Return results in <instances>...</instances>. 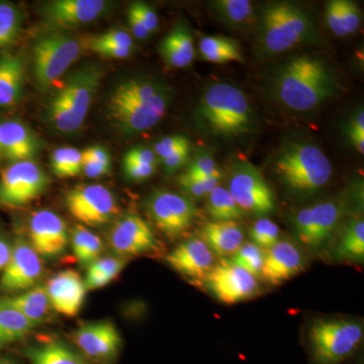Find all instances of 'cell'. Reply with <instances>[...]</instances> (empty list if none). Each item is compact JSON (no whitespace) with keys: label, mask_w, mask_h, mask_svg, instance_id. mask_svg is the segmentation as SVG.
Returning a JSON list of instances; mask_svg holds the SVG:
<instances>
[{"label":"cell","mask_w":364,"mask_h":364,"mask_svg":"<svg viewBox=\"0 0 364 364\" xmlns=\"http://www.w3.org/2000/svg\"><path fill=\"white\" fill-rule=\"evenodd\" d=\"M171 98L168 86L157 79H127L109 95L107 117L124 135H136L154 128L161 121Z\"/></svg>","instance_id":"cell-1"},{"label":"cell","mask_w":364,"mask_h":364,"mask_svg":"<svg viewBox=\"0 0 364 364\" xmlns=\"http://www.w3.org/2000/svg\"><path fill=\"white\" fill-rule=\"evenodd\" d=\"M337 83L331 69L316 57L301 55L280 64L272 78L273 97L291 111H313L329 100Z\"/></svg>","instance_id":"cell-2"},{"label":"cell","mask_w":364,"mask_h":364,"mask_svg":"<svg viewBox=\"0 0 364 364\" xmlns=\"http://www.w3.org/2000/svg\"><path fill=\"white\" fill-rule=\"evenodd\" d=\"M195 119L205 134L231 139L255 128V114L245 93L229 83H215L203 92Z\"/></svg>","instance_id":"cell-3"},{"label":"cell","mask_w":364,"mask_h":364,"mask_svg":"<svg viewBox=\"0 0 364 364\" xmlns=\"http://www.w3.org/2000/svg\"><path fill=\"white\" fill-rule=\"evenodd\" d=\"M256 28L258 46L267 56L289 51L316 38V26L310 14L293 2L267 4L258 14Z\"/></svg>","instance_id":"cell-4"},{"label":"cell","mask_w":364,"mask_h":364,"mask_svg":"<svg viewBox=\"0 0 364 364\" xmlns=\"http://www.w3.org/2000/svg\"><path fill=\"white\" fill-rule=\"evenodd\" d=\"M275 173L296 195L313 196L327 186L332 176V164L324 152L305 142L284 144L275 158Z\"/></svg>","instance_id":"cell-5"},{"label":"cell","mask_w":364,"mask_h":364,"mask_svg":"<svg viewBox=\"0 0 364 364\" xmlns=\"http://www.w3.org/2000/svg\"><path fill=\"white\" fill-rule=\"evenodd\" d=\"M102 73L95 65L74 71L50 100L47 114L50 123L62 133H73L85 123L98 87Z\"/></svg>","instance_id":"cell-6"},{"label":"cell","mask_w":364,"mask_h":364,"mask_svg":"<svg viewBox=\"0 0 364 364\" xmlns=\"http://www.w3.org/2000/svg\"><path fill=\"white\" fill-rule=\"evenodd\" d=\"M363 339V325L351 318H318L309 329L313 356L320 364L342 363L358 348Z\"/></svg>","instance_id":"cell-7"},{"label":"cell","mask_w":364,"mask_h":364,"mask_svg":"<svg viewBox=\"0 0 364 364\" xmlns=\"http://www.w3.org/2000/svg\"><path fill=\"white\" fill-rule=\"evenodd\" d=\"M80 53L81 43L63 31L53 30L40 36L32 49L33 75L38 87H50L70 68Z\"/></svg>","instance_id":"cell-8"},{"label":"cell","mask_w":364,"mask_h":364,"mask_svg":"<svg viewBox=\"0 0 364 364\" xmlns=\"http://www.w3.org/2000/svg\"><path fill=\"white\" fill-rule=\"evenodd\" d=\"M48 184L47 174L33 160L13 162L0 174V205L23 207L42 196Z\"/></svg>","instance_id":"cell-9"},{"label":"cell","mask_w":364,"mask_h":364,"mask_svg":"<svg viewBox=\"0 0 364 364\" xmlns=\"http://www.w3.org/2000/svg\"><path fill=\"white\" fill-rule=\"evenodd\" d=\"M228 191L244 213L265 215L274 210L272 189L250 162L239 161L235 164Z\"/></svg>","instance_id":"cell-10"},{"label":"cell","mask_w":364,"mask_h":364,"mask_svg":"<svg viewBox=\"0 0 364 364\" xmlns=\"http://www.w3.org/2000/svg\"><path fill=\"white\" fill-rule=\"evenodd\" d=\"M72 217L83 226L100 227L114 221L119 205L111 189L100 184H86L72 188L65 198Z\"/></svg>","instance_id":"cell-11"},{"label":"cell","mask_w":364,"mask_h":364,"mask_svg":"<svg viewBox=\"0 0 364 364\" xmlns=\"http://www.w3.org/2000/svg\"><path fill=\"white\" fill-rule=\"evenodd\" d=\"M146 207L155 226L171 240L183 236L198 215L188 198L168 191H153Z\"/></svg>","instance_id":"cell-12"},{"label":"cell","mask_w":364,"mask_h":364,"mask_svg":"<svg viewBox=\"0 0 364 364\" xmlns=\"http://www.w3.org/2000/svg\"><path fill=\"white\" fill-rule=\"evenodd\" d=\"M44 264L28 240L18 238L13 245L11 259L0 277V293L21 294L39 286Z\"/></svg>","instance_id":"cell-13"},{"label":"cell","mask_w":364,"mask_h":364,"mask_svg":"<svg viewBox=\"0 0 364 364\" xmlns=\"http://www.w3.org/2000/svg\"><path fill=\"white\" fill-rule=\"evenodd\" d=\"M107 243L112 252L126 258L155 252L160 248L149 223L133 213L112 222Z\"/></svg>","instance_id":"cell-14"},{"label":"cell","mask_w":364,"mask_h":364,"mask_svg":"<svg viewBox=\"0 0 364 364\" xmlns=\"http://www.w3.org/2000/svg\"><path fill=\"white\" fill-rule=\"evenodd\" d=\"M203 280L215 298L226 305L246 301L259 291L257 277L237 267L232 261L223 260L215 265Z\"/></svg>","instance_id":"cell-15"},{"label":"cell","mask_w":364,"mask_h":364,"mask_svg":"<svg viewBox=\"0 0 364 364\" xmlns=\"http://www.w3.org/2000/svg\"><path fill=\"white\" fill-rule=\"evenodd\" d=\"M341 217L342 207L335 202L303 208L294 220L296 236L308 247L320 248L330 240Z\"/></svg>","instance_id":"cell-16"},{"label":"cell","mask_w":364,"mask_h":364,"mask_svg":"<svg viewBox=\"0 0 364 364\" xmlns=\"http://www.w3.org/2000/svg\"><path fill=\"white\" fill-rule=\"evenodd\" d=\"M28 241L41 258L59 257L65 252L69 242L65 222L52 210L33 213L28 222Z\"/></svg>","instance_id":"cell-17"},{"label":"cell","mask_w":364,"mask_h":364,"mask_svg":"<svg viewBox=\"0 0 364 364\" xmlns=\"http://www.w3.org/2000/svg\"><path fill=\"white\" fill-rule=\"evenodd\" d=\"M109 6L104 0H54L45 4L41 14L48 25L59 31L93 23Z\"/></svg>","instance_id":"cell-18"},{"label":"cell","mask_w":364,"mask_h":364,"mask_svg":"<svg viewBox=\"0 0 364 364\" xmlns=\"http://www.w3.org/2000/svg\"><path fill=\"white\" fill-rule=\"evenodd\" d=\"M44 287L52 310L60 315L75 317L85 305L87 289L85 279L75 270L57 272L47 280Z\"/></svg>","instance_id":"cell-19"},{"label":"cell","mask_w":364,"mask_h":364,"mask_svg":"<svg viewBox=\"0 0 364 364\" xmlns=\"http://www.w3.org/2000/svg\"><path fill=\"white\" fill-rule=\"evenodd\" d=\"M73 341L85 356L95 360H111L122 346V338L111 321L85 323L73 334Z\"/></svg>","instance_id":"cell-20"},{"label":"cell","mask_w":364,"mask_h":364,"mask_svg":"<svg viewBox=\"0 0 364 364\" xmlns=\"http://www.w3.org/2000/svg\"><path fill=\"white\" fill-rule=\"evenodd\" d=\"M169 267L183 277L205 279L215 267V254L202 238H189L181 242L174 250L165 256Z\"/></svg>","instance_id":"cell-21"},{"label":"cell","mask_w":364,"mask_h":364,"mask_svg":"<svg viewBox=\"0 0 364 364\" xmlns=\"http://www.w3.org/2000/svg\"><path fill=\"white\" fill-rule=\"evenodd\" d=\"M305 267L303 253L289 241H277L264 250L260 277L272 284L291 279Z\"/></svg>","instance_id":"cell-22"},{"label":"cell","mask_w":364,"mask_h":364,"mask_svg":"<svg viewBox=\"0 0 364 364\" xmlns=\"http://www.w3.org/2000/svg\"><path fill=\"white\" fill-rule=\"evenodd\" d=\"M39 149L40 141L26 124L18 121L0 124V152L11 162L32 160Z\"/></svg>","instance_id":"cell-23"},{"label":"cell","mask_w":364,"mask_h":364,"mask_svg":"<svg viewBox=\"0 0 364 364\" xmlns=\"http://www.w3.org/2000/svg\"><path fill=\"white\" fill-rule=\"evenodd\" d=\"M159 53L163 61L174 68H186L196 58L195 41L188 26L178 23L162 40Z\"/></svg>","instance_id":"cell-24"},{"label":"cell","mask_w":364,"mask_h":364,"mask_svg":"<svg viewBox=\"0 0 364 364\" xmlns=\"http://www.w3.org/2000/svg\"><path fill=\"white\" fill-rule=\"evenodd\" d=\"M25 59L20 54L0 56V107L18 104L25 86Z\"/></svg>","instance_id":"cell-25"},{"label":"cell","mask_w":364,"mask_h":364,"mask_svg":"<svg viewBox=\"0 0 364 364\" xmlns=\"http://www.w3.org/2000/svg\"><path fill=\"white\" fill-rule=\"evenodd\" d=\"M202 239L213 253L226 257L234 255L243 245L244 233L235 221H215L203 226Z\"/></svg>","instance_id":"cell-26"},{"label":"cell","mask_w":364,"mask_h":364,"mask_svg":"<svg viewBox=\"0 0 364 364\" xmlns=\"http://www.w3.org/2000/svg\"><path fill=\"white\" fill-rule=\"evenodd\" d=\"M0 306L13 309L36 326L47 320L52 310L45 287L42 284L25 293L0 299Z\"/></svg>","instance_id":"cell-27"},{"label":"cell","mask_w":364,"mask_h":364,"mask_svg":"<svg viewBox=\"0 0 364 364\" xmlns=\"http://www.w3.org/2000/svg\"><path fill=\"white\" fill-rule=\"evenodd\" d=\"M212 6L217 18L231 28L248 30L257 23L258 14L249 0H217Z\"/></svg>","instance_id":"cell-28"},{"label":"cell","mask_w":364,"mask_h":364,"mask_svg":"<svg viewBox=\"0 0 364 364\" xmlns=\"http://www.w3.org/2000/svg\"><path fill=\"white\" fill-rule=\"evenodd\" d=\"M31 364H87L82 356L61 341H48L26 349Z\"/></svg>","instance_id":"cell-29"},{"label":"cell","mask_w":364,"mask_h":364,"mask_svg":"<svg viewBox=\"0 0 364 364\" xmlns=\"http://www.w3.org/2000/svg\"><path fill=\"white\" fill-rule=\"evenodd\" d=\"M200 56L215 64L243 61L239 43L224 36H205L198 45Z\"/></svg>","instance_id":"cell-30"},{"label":"cell","mask_w":364,"mask_h":364,"mask_svg":"<svg viewBox=\"0 0 364 364\" xmlns=\"http://www.w3.org/2000/svg\"><path fill=\"white\" fill-rule=\"evenodd\" d=\"M128 259L122 256H100L86 267L85 284L86 289H98L107 287L121 274Z\"/></svg>","instance_id":"cell-31"},{"label":"cell","mask_w":364,"mask_h":364,"mask_svg":"<svg viewBox=\"0 0 364 364\" xmlns=\"http://www.w3.org/2000/svg\"><path fill=\"white\" fill-rule=\"evenodd\" d=\"M69 240L74 257L81 267H87L104 252L102 239L83 225H77L72 230Z\"/></svg>","instance_id":"cell-32"},{"label":"cell","mask_w":364,"mask_h":364,"mask_svg":"<svg viewBox=\"0 0 364 364\" xmlns=\"http://www.w3.org/2000/svg\"><path fill=\"white\" fill-rule=\"evenodd\" d=\"M36 325L13 309L0 306V349L25 338Z\"/></svg>","instance_id":"cell-33"},{"label":"cell","mask_w":364,"mask_h":364,"mask_svg":"<svg viewBox=\"0 0 364 364\" xmlns=\"http://www.w3.org/2000/svg\"><path fill=\"white\" fill-rule=\"evenodd\" d=\"M208 212L215 221H236L244 215L227 188L217 186L208 195Z\"/></svg>","instance_id":"cell-34"},{"label":"cell","mask_w":364,"mask_h":364,"mask_svg":"<svg viewBox=\"0 0 364 364\" xmlns=\"http://www.w3.org/2000/svg\"><path fill=\"white\" fill-rule=\"evenodd\" d=\"M337 252L340 257L352 261L364 258V222L363 219L352 220L345 227L339 241Z\"/></svg>","instance_id":"cell-35"},{"label":"cell","mask_w":364,"mask_h":364,"mask_svg":"<svg viewBox=\"0 0 364 364\" xmlns=\"http://www.w3.org/2000/svg\"><path fill=\"white\" fill-rule=\"evenodd\" d=\"M51 166L60 178L78 176L82 172V152L76 148H58L52 154Z\"/></svg>","instance_id":"cell-36"},{"label":"cell","mask_w":364,"mask_h":364,"mask_svg":"<svg viewBox=\"0 0 364 364\" xmlns=\"http://www.w3.org/2000/svg\"><path fill=\"white\" fill-rule=\"evenodd\" d=\"M21 26L23 14L20 9L9 2H0V49L16 40Z\"/></svg>","instance_id":"cell-37"},{"label":"cell","mask_w":364,"mask_h":364,"mask_svg":"<svg viewBox=\"0 0 364 364\" xmlns=\"http://www.w3.org/2000/svg\"><path fill=\"white\" fill-rule=\"evenodd\" d=\"M263 260H264V250L258 247L252 242H247L234 254L231 261L237 267L243 268L253 277H259L262 270Z\"/></svg>","instance_id":"cell-38"},{"label":"cell","mask_w":364,"mask_h":364,"mask_svg":"<svg viewBox=\"0 0 364 364\" xmlns=\"http://www.w3.org/2000/svg\"><path fill=\"white\" fill-rule=\"evenodd\" d=\"M250 237L253 244L262 250H267L279 241V227L272 220L261 218L251 228Z\"/></svg>","instance_id":"cell-39"},{"label":"cell","mask_w":364,"mask_h":364,"mask_svg":"<svg viewBox=\"0 0 364 364\" xmlns=\"http://www.w3.org/2000/svg\"><path fill=\"white\" fill-rule=\"evenodd\" d=\"M184 176L193 178H220L221 171L218 168L214 157L208 152H200L189 163L188 171Z\"/></svg>","instance_id":"cell-40"},{"label":"cell","mask_w":364,"mask_h":364,"mask_svg":"<svg viewBox=\"0 0 364 364\" xmlns=\"http://www.w3.org/2000/svg\"><path fill=\"white\" fill-rule=\"evenodd\" d=\"M220 178H193L182 174L178 179L179 186L184 193L193 198H203L217 186H219Z\"/></svg>","instance_id":"cell-41"},{"label":"cell","mask_w":364,"mask_h":364,"mask_svg":"<svg viewBox=\"0 0 364 364\" xmlns=\"http://www.w3.org/2000/svg\"><path fill=\"white\" fill-rule=\"evenodd\" d=\"M340 14L345 37L358 32L363 20L358 4L350 0H340Z\"/></svg>","instance_id":"cell-42"},{"label":"cell","mask_w":364,"mask_h":364,"mask_svg":"<svg viewBox=\"0 0 364 364\" xmlns=\"http://www.w3.org/2000/svg\"><path fill=\"white\" fill-rule=\"evenodd\" d=\"M81 46L91 52L97 53L100 56L107 57V58H128L132 54V49L119 47L117 45L107 44V43L97 42L91 37L85 38L81 43Z\"/></svg>","instance_id":"cell-43"},{"label":"cell","mask_w":364,"mask_h":364,"mask_svg":"<svg viewBox=\"0 0 364 364\" xmlns=\"http://www.w3.org/2000/svg\"><path fill=\"white\" fill-rule=\"evenodd\" d=\"M191 147V142L184 136H165L155 143L154 151L158 159L162 160L174 154L177 151Z\"/></svg>","instance_id":"cell-44"},{"label":"cell","mask_w":364,"mask_h":364,"mask_svg":"<svg viewBox=\"0 0 364 364\" xmlns=\"http://www.w3.org/2000/svg\"><path fill=\"white\" fill-rule=\"evenodd\" d=\"M129 9L138 16L139 20L142 21L150 33L157 30L159 18L152 7L143 2H133Z\"/></svg>","instance_id":"cell-45"},{"label":"cell","mask_w":364,"mask_h":364,"mask_svg":"<svg viewBox=\"0 0 364 364\" xmlns=\"http://www.w3.org/2000/svg\"><path fill=\"white\" fill-rule=\"evenodd\" d=\"M91 38L97 42L117 45L119 47L128 48V49H132L134 46L133 38L130 33L126 31L117 30V28L107 31V32L100 33V35L92 36Z\"/></svg>","instance_id":"cell-46"},{"label":"cell","mask_w":364,"mask_h":364,"mask_svg":"<svg viewBox=\"0 0 364 364\" xmlns=\"http://www.w3.org/2000/svg\"><path fill=\"white\" fill-rule=\"evenodd\" d=\"M158 157L154 151L145 146H136L124 154V163H140V164L157 166Z\"/></svg>","instance_id":"cell-47"},{"label":"cell","mask_w":364,"mask_h":364,"mask_svg":"<svg viewBox=\"0 0 364 364\" xmlns=\"http://www.w3.org/2000/svg\"><path fill=\"white\" fill-rule=\"evenodd\" d=\"M325 18L330 31L335 36L345 37L341 23V14H340V0H332L328 2L326 6Z\"/></svg>","instance_id":"cell-48"},{"label":"cell","mask_w":364,"mask_h":364,"mask_svg":"<svg viewBox=\"0 0 364 364\" xmlns=\"http://www.w3.org/2000/svg\"><path fill=\"white\" fill-rule=\"evenodd\" d=\"M156 166L140 163H124V171L128 178L134 181H143L155 173Z\"/></svg>","instance_id":"cell-49"},{"label":"cell","mask_w":364,"mask_h":364,"mask_svg":"<svg viewBox=\"0 0 364 364\" xmlns=\"http://www.w3.org/2000/svg\"><path fill=\"white\" fill-rule=\"evenodd\" d=\"M189 153H191V147L184 148V149L177 151L174 154L170 155L169 157L162 159L161 162L165 172L169 174L174 173L177 170L182 168L184 165L188 164Z\"/></svg>","instance_id":"cell-50"},{"label":"cell","mask_w":364,"mask_h":364,"mask_svg":"<svg viewBox=\"0 0 364 364\" xmlns=\"http://www.w3.org/2000/svg\"><path fill=\"white\" fill-rule=\"evenodd\" d=\"M83 162H98L111 164V156H109V152L105 148L100 147V146H92V147L82 151Z\"/></svg>","instance_id":"cell-51"},{"label":"cell","mask_w":364,"mask_h":364,"mask_svg":"<svg viewBox=\"0 0 364 364\" xmlns=\"http://www.w3.org/2000/svg\"><path fill=\"white\" fill-rule=\"evenodd\" d=\"M111 170V164L98 162H83L82 172L90 178H100L107 176Z\"/></svg>","instance_id":"cell-52"},{"label":"cell","mask_w":364,"mask_h":364,"mask_svg":"<svg viewBox=\"0 0 364 364\" xmlns=\"http://www.w3.org/2000/svg\"><path fill=\"white\" fill-rule=\"evenodd\" d=\"M128 23L132 33H133L134 37L136 38V39L145 40L149 37V31L146 28L142 21L139 20L138 16L133 11H131L130 9L128 11Z\"/></svg>","instance_id":"cell-53"},{"label":"cell","mask_w":364,"mask_h":364,"mask_svg":"<svg viewBox=\"0 0 364 364\" xmlns=\"http://www.w3.org/2000/svg\"><path fill=\"white\" fill-rule=\"evenodd\" d=\"M11 252H13V245H11L6 236L0 232V272L6 268L11 259Z\"/></svg>","instance_id":"cell-54"},{"label":"cell","mask_w":364,"mask_h":364,"mask_svg":"<svg viewBox=\"0 0 364 364\" xmlns=\"http://www.w3.org/2000/svg\"><path fill=\"white\" fill-rule=\"evenodd\" d=\"M349 139L352 144L355 146L359 153L363 154L364 152V132L361 131H348Z\"/></svg>","instance_id":"cell-55"},{"label":"cell","mask_w":364,"mask_h":364,"mask_svg":"<svg viewBox=\"0 0 364 364\" xmlns=\"http://www.w3.org/2000/svg\"><path fill=\"white\" fill-rule=\"evenodd\" d=\"M348 131H361L364 132V114L363 111L358 112V114L352 117L349 123Z\"/></svg>","instance_id":"cell-56"},{"label":"cell","mask_w":364,"mask_h":364,"mask_svg":"<svg viewBox=\"0 0 364 364\" xmlns=\"http://www.w3.org/2000/svg\"><path fill=\"white\" fill-rule=\"evenodd\" d=\"M0 364H9V363H6V361L0 360Z\"/></svg>","instance_id":"cell-57"},{"label":"cell","mask_w":364,"mask_h":364,"mask_svg":"<svg viewBox=\"0 0 364 364\" xmlns=\"http://www.w3.org/2000/svg\"><path fill=\"white\" fill-rule=\"evenodd\" d=\"M0 158H1V152H0Z\"/></svg>","instance_id":"cell-58"}]
</instances>
